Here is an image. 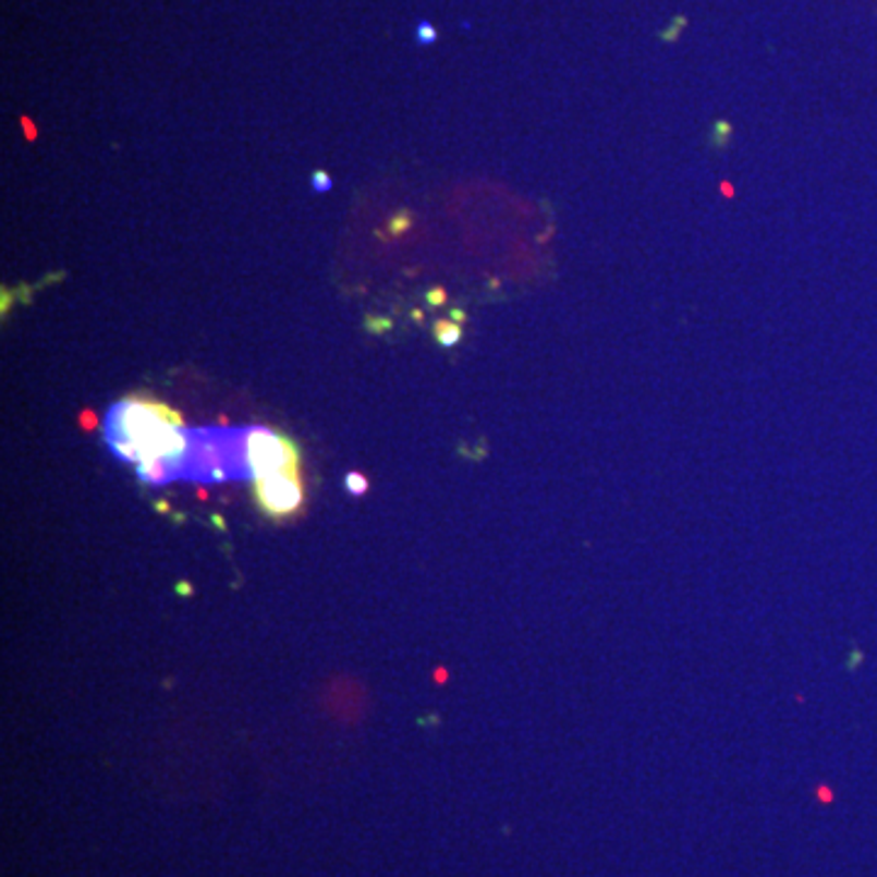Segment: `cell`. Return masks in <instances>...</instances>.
I'll return each instance as SVG.
<instances>
[{"label": "cell", "instance_id": "cell-12", "mask_svg": "<svg viewBox=\"0 0 877 877\" xmlns=\"http://www.w3.org/2000/svg\"><path fill=\"white\" fill-rule=\"evenodd\" d=\"M84 425H93V415H84Z\"/></svg>", "mask_w": 877, "mask_h": 877}, {"label": "cell", "instance_id": "cell-4", "mask_svg": "<svg viewBox=\"0 0 877 877\" xmlns=\"http://www.w3.org/2000/svg\"><path fill=\"white\" fill-rule=\"evenodd\" d=\"M437 339H439L441 344L451 346L453 342H459V339H461V327L449 325V322H441V325H437Z\"/></svg>", "mask_w": 877, "mask_h": 877}, {"label": "cell", "instance_id": "cell-11", "mask_svg": "<svg viewBox=\"0 0 877 877\" xmlns=\"http://www.w3.org/2000/svg\"><path fill=\"white\" fill-rule=\"evenodd\" d=\"M427 297H429V303H431V305H439V303H443V293H441V291H431Z\"/></svg>", "mask_w": 877, "mask_h": 877}, {"label": "cell", "instance_id": "cell-2", "mask_svg": "<svg viewBox=\"0 0 877 877\" xmlns=\"http://www.w3.org/2000/svg\"><path fill=\"white\" fill-rule=\"evenodd\" d=\"M246 463H249L252 480H261L276 473L295 471L301 466V453L291 439L278 435L276 429L252 427L246 439Z\"/></svg>", "mask_w": 877, "mask_h": 877}, {"label": "cell", "instance_id": "cell-1", "mask_svg": "<svg viewBox=\"0 0 877 877\" xmlns=\"http://www.w3.org/2000/svg\"><path fill=\"white\" fill-rule=\"evenodd\" d=\"M106 441L118 459L137 463L144 483L167 485L183 478L188 431L161 402L142 395L120 400L106 417Z\"/></svg>", "mask_w": 877, "mask_h": 877}, {"label": "cell", "instance_id": "cell-8", "mask_svg": "<svg viewBox=\"0 0 877 877\" xmlns=\"http://www.w3.org/2000/svg\"><path fill=\"white\" fill-rule=\"evenodd\" d=\"M435 37H437L435 29H431L429 25L422 23V25L417 27V39H419V42H431V39H435Z\"/></svg>", "mask_w": 877, "mask_h": 877}, {"label": "cell", "instance_id": "cell-9", "mask_svg": "<svg viewBox=\"0 0 877 877\" xmlns=\"http://www.w3.org/2000/svg\"><path fill=\"white\" fill-rule=\"evenodd\" d=\"M366 327L370 329V332H386V329H390V322L388 319H368Z\"/></svg>", "mask_w": 877, "mask_h": 877}, {"label": "cell", "instance_id": "cell-7", "mask_svg": "<svg viewBox=\"0 0 877 877\" xmlns=\"http://www.w3.org/2000/svg\"><path fill=\"white\" fill-rule=\"evenodd\" d=\"M407 227H410V218H407L405 212H402V215H398V218L390 220V232H393V234H402V232L407 230Z\"/></svg>", "mask_w": 877, "mask_h": 877}, {"label": "cell", "instance_id": "cell-3", "mask_svg": "<svg viewBox=\"0 0 877 877\" xmlns=\"http://www.w3.org/2000/svg\"><path fill=\"white\" fill-rule=\"evenodd\" d=\"M254 495L256 502L264 514H268L271 520H285L295 514L303 508V483L301 476L295 471L276 473V476H268L261 480H254Z\"/></svg>", "mask_w": 877, "mask_h": 877}, {"label": "cell", "instance_id": "cell-5", "mask_svg": "<svg viewBox=\"0 0 877 877\" xmlns=\"http://www.w3.org/2000/svg\"><path fill=\"white\" fill-rule=\"evenodd\" d=\"M346 488L351 495H364L368 490V480L361 476V473H349Z\"/></svg>", "mask_w": 877, "mask_h": 877}, {"label": "cell", "instance_id": "cell-10", "mask_svg": "<svg viewBox=\"0 0 877 877\" xmlns=\"http://www.w3.org/2000/svg\"><path fill=\"white\" fill-rule=\"evenodd\" d=\"M23 130H25V137H27V139H35V137H37L35 125H33V122H29L27 118H23Z\"/></svg>", "mask_w": 877, "mask_h": 877}, {"label": "cell", "instance_id": "cell-6", "mask_svg": "<svg viewBox=\"0 0 877 877\" xmlns=\"http://www.w3.org/2000/svg\"><path fill=\"white\" fill-rule=\"evenodd\" d=\"M313 188H315V193H329V191H332V179H329L327 171H315L313 173Z\"/></svg>", "mask_w": 877, "mask_h": 877}]
</instances>
